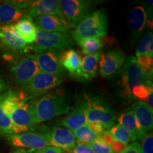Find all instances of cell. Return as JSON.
Returning a JSON list of instances; mask_svg holds the SVG:
<instances>
[{"label":"cell","instance_id":"2","mask_svg":"<svg viewBox=\"0 0 153 153\" xmlns=\"http://www.w3.org/2000/svg\"><path fill=\"white\" fill-rule=\"evenodd\" d=\"M1 105L19 133L28 132L38 124L28 103L16 94L8 92L1 95Z\"/></svg>","mask_w":153,"mask_h":153},{"label":"cell","instance_id":"5","mask_svg":"<svg viewBox=\"0 0 153 153\" xmlns=\"http://www.w3.org/2000/svg\"><path fill=\"white\" fill-rule=\"evenodd\" d=\"M74 32L82 38H102L107 35L108 20L104 9L91 13L78 24Z\"/></svg>","mask_w":153,"mask_h":153},{"label":"cell","instance_id":"36","mask_svg":"<svg viewBox=\"0 0 153 153\" xmlns=\"http://www.w3.org/2000/svg\"><path fill=\"white\" fill-rule=\"evenodd\" d=\"M145 104H146L147 106L149 108H150V111H152L153 112V90L152 88L150 89L148 92V95L147 97V98L145 99Z\"/></svg>","mask_w":153,"mask_h":153},{"label":"cell","instance_id":"7","mask_svg":"<svg viewBox=\"0 0 153 153\" xmlns=\"http://www.w3.org/2000/svg\"><path fill=\"white\" fill-rule=\"evenodd\" d=\"M59 4L69 27L75 29L78 24L89 15L94 1L87 0H60Z\"/></svg>","mask_w":153,"mask_h":153},{"label":"cell","instance_id":"11","mask_svg":"<svg viewBox=\"0 0 153 153\" xmlns=\"http://www.w3.org/2000/svg\"><path fill=\"white\" fill-rule=\"evenodd\" d=\"M7 141L14 147L30 149L32 151L41 150L50 146L45 135L36 132H24L19 134H13L6 136Z\"/></svg>","mask_w":153,"mask_h":153},{"label":"cell","instance_id":"27","mask_svg":"<svg viewBox=\"0 0 153 153\" xmlns=\"http://www.w3.org/2000/svg\"><path fill=\"white\" fill-rule=\"evenodd\" d=\"M153 34L152 30H149L141 38L139 43L137 44L135 55H147L153 56Z\"/></svg>","mask_w":153,"mask_h":153},{"label":"cell","instance_id":"6","mask_svg":"<svg viewBox=\"0 0 153 153\" xmlns=\"http://www.w3.org/2000/svg\"><path fill=\"white\" fill-rule=\"evenodd\" d=\"M86 116L88 123H99L104 128H111L116 120L115 111L104 101L97 98L87 100Z\"/></svg>","mask_w":153,"mask_h":153},{"label":"cell","instance_id":"14","mask_svg":"<svg viewBox=\"0 0 153 153\" xmlns=\"http://www.w3.org/2000/svg\"><path fill=\"white\" fill-rule=\"evenodd\" d=\"M41 134L45 135L50 145L61 150L73 149L76 145V139L73 132L67 128L57 126L51 131Z\"/></svg>","mask_w":153,"mask_h":153},{"label":"cell","instance_id":"37","mask_svg":"<svg viewBox=\"0 0 153 153\" xmlns=\"http://www.w3.org/2000/svg\"><path fill=\"white\" fill-rule=\"evenodd\" d=\"M147 14V24L148 26L152 29V25H153V20H152V7H149L148 10L146 11Z\"/></svg>","mask_w":153,"mask_h":153},{"label":"cell","instance_id":"17","mask_svg":"<svg viewBox=\"0 0 153 153\" xmlns=\"http://www.w3.org/2000/svg\"><path fill=\"white\" fill-rule=\"evenodd\" d=\"M131 110L139 128L145 134L152 132L153 127V112L150 111L145 101L142 100L135 101L132 106Z\"/></svg>","mask_w":153,"mask_h":153},{"label":"cell","instance_id":"16","mask_svg":"<svg viewBox=\"0 0 153 153\" xmlns=\"http://www.w3.org/2000/svg\"><path fill=\"white\" fill-rule=\"evenodd\" d=\"M26 14L32 19L42 16H57L64 18L59 1L57 0L31 1L26 9Z\"/></svg>","mask_w":153,"mask_h":153},{"label":"cell","instance_id":"22","mask_svg":"<svg viewBox=\"0 0 153 153\" xmlns=\"http://www.w3.org/2000/svg\"><path fill=\"white\" fill-rule=\"evenodd\" d=\"M118 124L128 133L132 141L142 140L146 135L139 128L131 108H128L120 114L118 118Z\"/></svg>","mask_w":153,"mask_h":153},{"label":"cell","instance_id":"24","mask_svg":"<svg viewBox=\"0 0 153 153\" xmlns=\"http://www.w3.org/2000/svg\"><path fill=\"white\" fill-rule=\"evenodd\" d=\"M14 26L25 43L28 45L33 43L36 35V26L33 19L25 15Z\"/></svg>","mask_w":153,"mask_h":153},{"label":"cell","instance_id":"3","mask_svg":"<svg viewBox=\"0 0 153 153\" xmlns=\"http://www.w3.org/2000/svg\"><path fill=\"white\" fill-rule=\"evenodd\" d=\"M38 123L68 114L71 110L68 98L55 93L47 94L28 103Z\"/></svg>","mask_w":153,"mask_h":153},{"label":"cell","instance_id":"9","mask_svg":"<svg viewBox=\"0 0 153 153\" xmlns=\"http://www.w3.org/2000/svg\"><path fill=\"white\" fill-rule=\"evenodd\" d=\"M40 72L37 63L32 55L21 58L11 68V72L14 81L22 89Z\"/></svg>","mask_w":153,"mask_h":153},{"label":"cell","instance_id":"39","mask_svg":"<svg viewBox=\"0 0 153 153\" xmlns=\"http://www.w3.org/2000/svg\"><path fill=\"white\" fill-rule=\"evenodd\" d=\"M13 153H29V152L24 150H19L15 151V152H14Z\"/></svg>","mask_w":153,"mask_h":153},{"label":"cell","instance_id":"34","mask_svg":"<svg viewBox=\"0 0 153 153\" xmlns=\"http://www.w3.org/2000/svg\"><path fill=\"white\" fill-rule=\"evenodd\" d=\"M33 153H62V150L55 147L47 146L41 150L33 151Z\"/></svg>","mask_w":153,"mask_h":153},{"label":"cell","instance_id":"12","mask_svg":"<svg viewBox=\"0 0 153 153\" xmlns=\"http://www.w3.org/2000/svg\"><path fill=\"white\" fill-rule=\"evenodd\" d=\"M31 1H0V26L10 25L17 22L24 16Z\"/></svg>","mask_w":153,"mask_h":153},{"label":"cell","instance_id":"10","mask_svg":"<svg viewBox=\"0 0 153 153\" xmlns=\"http://www.w3.org/2000/svg\"><path fill=\"white\" fill-rule=\"evenodd\" d=\"M0 47L10 53H26L29 49L13 24L0 26Z\"/></svg>","mask_w":153,"mask_h":153},{"label":"cell","instance_id":"31","mask_svg":"<svg viewBox=\"0 0 153 153\" xmlns=\"http://www.w3.org/2000/svg\"><path fill=\"white\" fill-rule=\"evenodd\" d=\"M140 148L143 153H153V135L152 132L147 133L143 137Z\"/></svg>","mask_w":153,"mask_h":153},{"label":"cell","instance_id":"18","mask_svg":"<svg viewBox=\"0 0 153 153\" xmlns=\"http://www.w3.org/2000/svg\"><path fill=\"white\" fill-rule=\"evenodd\" d=\"M87 101H82L72 111H70L65 117L62 118L60 124L70 131H74L88 123L87 116Z\"/></svg>","mask_w":153,"mask_h":153},{"label":"cell","instance_id":"19","mask_svg":"<svg viewBox=\"0 0 153 153\" xmlns=\"http://www.w3.org/2000/svg\"><path fill=\"white\" fill-rule=\"evenodd\" d=\"M128 24L134 39H137L142 35L147 24V14L144 7L136 6L129 11Z\"/></svg>","mask_w":153,"mask_h":153},{"label":"cell","instance_id":"21","mask_svg":"<svg viewBox=\"0 0 153 153\" xmlns=\"http://www.w3.org/2000/svg\"><path fill=\"white\" fill-rule=\"evenodd\" d=\"M101 53L100 51L91 55H85L81 60L79 72L76 78L81 80H91L97 76L99 60Z\"/></svg>","mask_w":153,"mask_h":153},{"label":"cell","instance_id":"25","mask_svg":"<svg viewBox=\"0 0 153 153\" xmlns=\"http://www.w3.org/2000/svg\"><path fill=\"white\" fill-rule=\"evenodd\" d=\"M71 34L84 54H94L96 53L99 52V51L102 48L103 43L100 38L80 37L74 33V30H72Z\"/></svg>","mask_w":153,"mask_h":153},{"label":"cell","instance_id":"29","mask_svg":"<svg viewBox=\"0 0 153 153\" xmlns=\"http://www.w3.org/2000/svg\"><path fill=\"white\" fill-rule=\"evenodd\" d=\"M108 131L114 140L120 143L124 146L128 145L132 141L128 133L119 124L112 126L111 128L108 130Z\"/></svg>","mask_w":153,"mask_h":153},{"label":"cell","instance_id":"30","mask_svg":"<svg viewBox=\"0 0 153 153\" xmlns=\"http://www.w3.org/2000/svg\"><path fill=\"white\" fill-rule=\"evenodd\" d=\"M87 145L94 153H114L110 145L99 136L93 143Z\"/></svg>","mask_w":153,"mask_h":153},{"label":"cell","instance_id":"15","mask_svg":"<svg viewBox=\"0 0 153 153\" xmlns=\"http://www.w3.org/2000/svg\"><path fill=\"white\" fill-rule=\"evenodd\" d=\"M126 56L121 51L114 50L101 54L99 60V73L102 77H108L117 72L123 65Z\"/></svg>","mask_w":153,"mask_h":153},{"label":"cell","instance_id":"38","mask_svg":"<svg viewBox=\"0 0 153 153\" xmlns=\"http://www.w3.org/2000/svg\"><path fill=\"white\" fill-rule=\"evenodd\" d=\"M5 86H6L5 82L4 81L3 79H1V78L0 77V94H1V92H2L4 89H5Z\"/></svg>","mask_w":153,"mask_h":153},{"label":"cell","instance_id":"28","mask_svg":"<svg viewBox=\"0 0 153 153\" xmlns=\"http://www.w3.org/2000/svg\"><path fill=\"white\" fill-rule=\"evenodd\" d=\"M19 133V131L16 126L3 111L1 105V95H0V135L7 136L9 135Z\"/></svg>","mask_w":153,"mask_h":153},{"label":"cell","instance_id":"26","mask_svg":"<svg viewBox=\"0 0 153 153\" xmlns=\"http://www.w3.org/2000/svg\"><path fill=\"white\" fill-rule=\"evenodd\" d=\"M72 132H73L75 139L77 140L78 143H83L85 145H89L93 143L99 136L91 129V128L87 124L74 130Z\"/></svg>","mask_w":153,"mask_h":153},{"label":"cell","instance_id":"13","mask_svg":"<svg viewBox=\"0 0 153 153\" xmlns=\"http://www.w3.org/2000/svg\"><path fill=\"white\" fill-rule=\"evenodd\" d=\"M32 55L41 72L60 78L64 75L65 70L61 64L57 53L45 52Z\"/></svg>","mask_w":153,"mask_h":153},{"label":"cell","instance_id":"35","mask_svg":"<svg viewBox=\"0 0 153 153\" xmlns=\"http://www.w3.org/2000/svg\"><path fill=\"white\" fill-rule=\"evenodd\" d=\"M87 125L91 128V129L94 132H95L97 135H100L102 134L104 131V128L103 127L101 124L97 123H88Z\"/></svg>","mask_w":153,"mask_h":153},{"label":"cell","instance_id":"20","mask_svg":"<svg viewBox=\"0 0 153 153\" xmlns=\"http://www.w3.org/2000/svg\"><path fill=\"white\" fill-rule=\"evenodd\" d=\"M36 27L48 32L67 33L69 26L64 18L57 16H42L33 21Z\"/></svg>","mask_w":153,"mask_h":153},{"label":"cell","instance_id":"1","mask_svg":"<svg viewBox=\"0 0 153 153\" xmlns=\"http://www.w3.org/2000/svg\"><path fill=\"white\" fill-rule=\"evenodd\" d=\"M117 85L122 98L128 101L133 99H145L150 89L152 80L137 65L134 56L126 57L123 67L118 71Z\"/></svg>","mask_w":153,"mask_h":153},{"label":"cell","instance_id":"4","mask_svg":"<svg viewBox=\"0 0 153 153\" xmlns=\"http://www.w3.org/2000/svg\"><path fill=\"white\" fill-rule=\"evenodd\" d=\"M74 45L72 38L67 33L48 32L36 27V35L33 43L29 48L35 53L45 52L61 53Z\"/></svg>","mask_w":153,"mask_h":153},{"label":"cell","instance_id":"32","mask_svg":"<svg viewBox=\"0 0 153 153\" xmlns=\"http://www.w3.org/2000/svg\"><path fill=\"white\" fill-rule=\"evenodd\" d=\"M119 153H143L140 145L138 143L135 142L128 145Z\"/></svg>","mask_w":153,"mask_h":153},{"label":"cell","instance_id":"33","mask_svg":"<svg viewBox=\"0 0 153 153\" xmlns=\"http://www.w3.org/2000/svg\"><path fill=\"white\" fill-rule=\"evenodd\" d=\"M71 153H94L87 145L77 143L75 145Z\"/></svg>","mask_w":153,"mask_h":153},{"label":"cell","instance_id":"8","mask_svg":"<svg viewBox=\"0 0 153 153\" xmlns=\"http://www.w3.org/2000/svg\"><path fill=\"white\" fill-rule=\"evenodd\" d=\"M62 82V80L60 77L40 72L23 88L24 91V97L23 99L26 101L27 99L43 95L51 89L58 87Z\"/></svg>","mask_w":153,"mask_h":153},{"label":"cell","instance_id":"23","mask_svg":"<svg viewBox=\"0 0 153 153\" xmlns=\"http://www.w3.org/2000/svg\"><path fill=\"white\" fill-rule=\"evenodd\" d=\"M59 59L65 70H67L70 75L76 77L79 72L82 60L79 54L72 49L65 50L60 53Z\"/></svg>","mask_w":153,"mask_h":153}]
</instances>
